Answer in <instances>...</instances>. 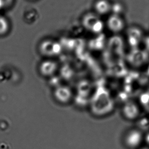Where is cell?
<instances>
[{
	"instance_id": "3",
	"label": "cell",
	"mask_w": 149,
	"mask_h": 149,
	"mask_svg": "<svg viewBox=\"0 0 149 149\" xmlns=\"http://www.w3.org/2000/svg\"><path fill=\"white\" fill-rule=\"evenodd\" d=\"M106 25L108 29L114 33H120L124 29L125 23L120 15L113 14L108 19Z\"/></svg>"
},
{
	"instance_id": "4",
	"label": "cell",
	"mask_w": 149,
	"mask_h": 149,
	"mask_svg": "<svg viewBox=\"0 0 149 149\" xmlns=\"http://www.w3.org/2000/svg\"><path fill=\"white\" fill-rule=\"evenodd\" d=\"M93 7L97 15H105L111 11L112 5L108 0H97Z\"/></svg>"
},
{
	"instance_id": "1",
	"label": "cell",
	"mask_w": 149,
	"mask_h": 149,
	"mask_svg": "<svg viewBox=\"0 0 149 149\" xmlns=\"http://www.w3.org/2000/svg\"><path fill=\"white\" fill-rule=\"evenodd\" d=\"M82 23L85 29L95 34L101 33L104 27L102 21L97 15L94 13L85 15L82 19Z\"/></svg>"
},
{
	"instance_id": "6",
	"label": "cell",
	"mask_w": 149,
	"mask_h": 149,
	"mask_svg": "<svg viewBox=\"0 0 149 149\" xmlns=\"http://www.w3.org/2000/svg\"><path fill=\"white\" fill-rule=\"evenodd\" d=\"M5 3L6 5V7L9 6L13 2V0H4Z\"/></svg>"
},
{
	"instance_id": "5",
	"label": "cell",
	"mask_w": 149,
	"mask_h": 149,
	"mask_svg": "<svg viewBox=\"0 0 149 149\" xmlns=\"http://www.w3.org/2000/svg\"><path fill=\"white\" fill-rule=\"evenodd\" d=\"M9 23L6 17L0 15V36L4 35L9 30Z\"/></svg>"
},
{
	"instance_id": "2",
	"label": "cell",
	"mask_w": 149,
	"mask_h": 149,
	"mask_svg": "<svg viewBox=\"0 0 149 149\" xmlns=\"http://www.w3.org/2000/svg\"><path fill=\"white\" fill-rule=\"evenodd\" d=\"M40 51L46 55H56L59 54L62 51V47L58 42L47 40L42 42L40 45Z\"/></svg>"
},
{
	"instance_id": "7",
	"label": "cell",
	"mask_w": 149,
	"mask_h": 149,
	"mask_svg": "<svg viewBox=\"0 0 149 149\" xmlns=\"http://www.w3.org/2000/svg\"></svg>"
}]
</instances>
